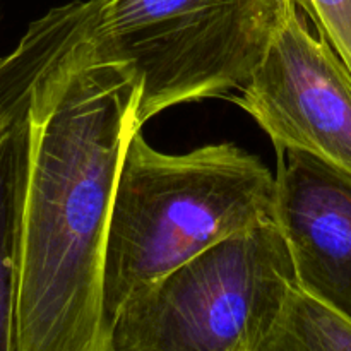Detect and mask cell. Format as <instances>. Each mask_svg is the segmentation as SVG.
I'll return each instance as SVG.
<instances>
[{"instance_id":"cell-1","label":"cell","mask_w":351,"mask_h":351,"mask_svg":"<svg viewBox=\"0 0 351 351\" xmlns=\"http://www.w3.org/2000/svg\"><path fill=\"white\" fill-rule=\"evenodd\" d=\"M84 36V34H82ZM139 82L82 38L36 84L17 230L16 351H108L105 256Z\"/></svg>"},{"instance_id":"cell-2","label":"cell","mask_w":351,"mask_h":351,"mask_svg":"<svg viewBox=\"0 0 351 351\" xmlns=\"http://www.w3.org/2000/svg\"><path fill=\"white\" fill-rule=\"evenodd\" d=\"M274 175L237 144L170 154L137 130L123 154L110 216L108 329L137 291L218 243L274 221Z\"/></svg>"},{"instance_id":"cell-3","label":"cell","mask_w":351,"mask_h":351,"mask_svg":"<svg viewBox=\"0 0 351 351\" xmlns=\"http://www.w3.org/2000/svg\"><path fill=\"white\" fill-rule=\"evenodd\" d=\"M82 45L139 82L137 122L225 96L256 72L297 0H86Z\"/></svg>"},{"instance_id":"cell-4","label":"cell","mask_w":351,"mask_h":351,"mask_svg":"<svg viewBox=\"0 0 351 351\" xmlns=\"http://www.w3.org/2000/svg\"><path fill=\"white\" fill-rule=\"evenodd\" d=\"M293 287L287 242L266 223L130 297L110 322L108 351H245Z\"/></svg>"},{"instance_id":"cell-5","label":"cell","mask_w":351,"mask_h":351,"mask_svg":"<svg viewBox=\"0 0 351 351\" xmlns=\"http://www.w3.org/2000/svg\"><path fill=\"white\" fill-rule=\"evenodd\" d=\"M228 98L273 141L276 153L311 154L351 173V69L298 7L252 77Z\"/></svg>"},{"instance_id":"cell-6","label":"cell","mask_w":351,"mask_h":351,"mask_svg":"<svg viewBox=\"0 0 351 351\" xmlns=\"http://www.w3.org/2000/svg\"><path fill=\"white\" fill-rule=\"evenodd\" d=\"M274 223L295 287L351 321V173L297 151L278 154Z\"/></svg>"},{"instance_id":"cell-7","label":"cell","mask_w":351,"mask_h":351,"mask_svg":"<svg viewBox=\"0 0 351 351\" xmlns=\"http://www.w3.org/2000/svg\"><path fill=\"white\" fill-rule=\"evenodd\" d=\"M86 0L53 7L27 26L10 53L0 57V139L26 117L45 72L82 38Z\"/></svg>"},{"instance_id":"cell-8","label":"cell","mask_w":351,"mask_h":351,"mask_svg":"<svg viewBox=\"0 0 351 351\" xmlns=\"http://www.w3.org/2000/svg\"><path fill=\"white\" fill-rule=\"evenodd\" d=\"M27 153V113L0 139V351H16L17 230Z\"/></svg>"},{"instance_id":"cell-9","label":"cell","mask_w":351,"mask_h":351,"mask_svg":"<svg viewBox=\"0 0 351 351\" xmlns=\"http://www.w3.org/2000/svg\"><path fill=\"white\" fill-rule=\"evenodd\" d=\"M245 351H351V321L293 287Z\"/></svg>"},{"instance_id":"cell-10","label":"cell","mask_w":351,"mask_h":351,"mask_svg":"<svg viewBox=\"0 0 351 351\" xmlns=\"http://www.w3.org/2000/svg\"><path fill=\"white\" fill-rule=\"evenodd\" d=\"M319 33L351 69V0H297Z\"/></svg>"}]
</instances>
